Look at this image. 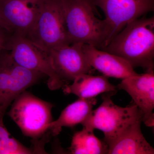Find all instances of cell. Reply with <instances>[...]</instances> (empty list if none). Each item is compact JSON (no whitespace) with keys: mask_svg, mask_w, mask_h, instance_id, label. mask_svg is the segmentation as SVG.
Returning <instances> with one entry per match:
<instances>
[{"mask_svg":"<svg viewBox=\"0 0 154 154\" xmlns=\"http://www.w3.org/2000/svg\"><path fill=\"white\" fill-rule=\"evenodd\" d=\"M64 19L70 44L81 43L102 49L106 38L105 20L98 19L94 8L85 0H61Z\"/></svg>","mask_w":154,"mask_h":154,"instance_id":"2","label":"cell"},{"mask_svg":"<svg viewBox=\"0 0 154 154\" xmlns=\"http://www.w3.org/2000/svg\"><path fill=\"white\" fill-rule=\"evenodd\" d=\"M8 50L19 65L48 77L47 85L50 90L55 91L64 85L53 68L47 54L26 36L14 33L9 43Z\"/></svg>","mask_w":154,"mask_h":154,"instance_id":"7","label":"cell"},{"mask_svg":"<svg viewBox=\"0 0 154 154\" xmlns=\"http://www.w3.org/2000/svg\"><path fill=\"white\" fill-rule=\"evenodd\" d=\"M94 131L83 127L82 130L75 133L72 138L71 146L69 148L70 153L108 154L107 144L96 137Z\"/></svg>","mask_w":154,"mask_h":154,"instance_id":"16","label":"cell"},{"mask_svg":"<svg viewBox=\"0 0 154 154\" xmlns=\"http://www.w3.org/2000/svg\"><path fill=\"white\" fill-rule=\"evenodd\" d=\"M104 13L106 38L102 49L128 24L154 11V0H95Z\"/></svg>","mask_w":154,"mask_h":154,"instance_id":"6","label":"cell"},{"mask_svg":"<svg viewBox=\"0 0 154 154\" xmlns=\"http://www.w3.org/2000/svg\"><path fill=\"white\" fill-rule=\"evenodd\" d=\"M97 103L96 98L83 99L79 98L67 106L55 121L50 124L51 134L56 136L60 134L63 128L73 127L84 122L88 117L93 107Z\"/></svg>","mask_w":154,"mask_h":154,"instance_id":"15","label":"cell"},{"mask_svg":"<svg viewBox=\"0 0 154 154\" xmlns=\"http://www.w3.org/2000/svg\"><path fill=\"white\" fill-rule=\"evenodd\" d=\"M135 122L108 146V154H154L153 147L144 137L141 124Z\"/></svg>","mask_w":154,"mask_h":154,"instance_id":"13","label":"cell"},{"mask_svg":"<svg viewBox=\"0 0 154 154\" xmlns=\"http://www.w3.org/2000/svg\"><path fill=\"white\" fill-rule=\"evenodd\" d=\"M42 0H0V16L12 31L25 36L36 20Z\"/></svg>","mask_w":154,"mask_h":154,"instance_id":"11","label":"cell"},{"mask_svg":"<svg viewBox=\"0 0 154 154\" xmlns=\"http://www.w3.org/2000/svg\"><path fill=\"white\" fill-rule=\"evenodd\" d=\"M83 50L89 65L107 78L122 80L138 74L120 57L89 45L83 44Z\"/></svg>","mask_w":154,"mask_h":154,"instance_id":"12","label":"cell"},{"mask_svg":"<svg viewBox=\"0 0 154 154\" xmlns=\"http://www.w3.org/2000/svg\"><path fill=\"white\" fill-rule=\"evenodd\" d=\"M53 107L50 102L25 91L14 99L8 114L22 134L32 139L35 144L48 139Z\"/></svg>","mask_w":154,"mask_h":154,"instance_id":"3","label":"cell"},{"mask_svg":"<svg viewBox=\"0 0 154 154\" xmlns=\"http://www.w3.org/2000/svg\"><path fill=\"white\" fill-rule=\"evenodd\" d=\"M25 36L47 55L55 48L70 44L61 0H42L36 20Z\"/></svg>","mask_w":154,"mask_h":154,"instance_id":"5","label":"cell"},{"mask_svg":"<svg viewBox=\"0 0 154 154\" xmlns=\"http://www.w3.org/2000/svg\"><path fill=\"white\" fill-rule=\"evenodd\" d=\"M8 106L0 105V154H37L33 147L28 148L12 137L4 123Z\"/></svg>","mask_w":154,"mask_h":154,"instance_id":"17","label":"cell"},{"mask_svg":"<svg viewBox=\"0 0 154 154\" xmlns=\"http://www.w3.org/2000/svg\"><path fill=\"white\" fill-rule=\"evenodd\" d=\"M44 76L19 65L9 50L3 51L0 53V105L9 107L19 94Z\"/></svg>","mask_w":154,"mask_h":154,"instance_id":"8","label":"cell"},{"mask_svg":"<svg viewBox=\"0 0 154 154\" xmlns=\"http://www.w3.org/2000/svg\"><path fill=\"white\" fill-rule=\"evenodd\" d=\"M0 28H5L7 30H9V31H11V32H13L11 28L9 27L8 25L6 24V22L4 21L2 17L0 16Z\"/></svg>","mask_w":154,"mask_h":154,"instance_id":"19","label":"cell"},{"mask_svg":"<svg viewBox=\"0 0 154 154\" xmlns=\"http://www.w3.org/2000/svg\"><path fill=\"white\" fill-rule=\"evenodd\" d=\"M82 43L64 45L54 48L48 54L57 75L64 85L83 74H91L94 69L88 63Z\"/></svg>","mask_w":154,"mask_h":154,"instance_id":"9","label":"cell"},{"mask_svg":"<svg viewBox=\"0 0 154 154\" xmlns=\"http://www.w3.org/2000/svg\"><path fill=\"white\" fill-rule=\"evenodd\" d=\"M72 84L62 87L65 94H72L80 99L96 98L100 94L117 91V87L109 82L108 78L104 75L94 76L83 74L77 77Z\"/></svg>","mask_w":154,"mask_h":154,"instance_id":"14","label":"cell"},{"mask_svg":"<svg viewBox=\"0 0 154 154\" xmlns=\"http://www.w3.org/2000/svg\"><path fill=\"white\" fill-rule=\"evenodd\" d=\"M122 57L134 69L154 67V17L146 16L128 24L102 49Z\"/></svg>","mask_w":154,"mask_h":154,"instance_id":"1","label":"cell"},{"mask_svg":"<svg viewBox=\"0 0 154 154\" xmlns=\"http://www.w3.org/2000/svg\"><path fill=\"white\" fill-rule=\"evenodd\" d=\"M14 33L5 28H0V53L5 50H8L9 43Z\"/></svg>","mask_w":154,"mask_h":154,"instance_id":"18","label":"cell"},{"mask_svg":"<svg viewBox=\"0 0 154 154\" xmlns=\"http://www.w3.org/2000/svg\"><path fill=\"white\" fill-rule=\"evenodd\" d=\"M115 94H103L102 104L92 110L82 124L87 129L101 131L104 134V141L108 146L128 127L138 120L143 122V118L142 112L133 102L125 107L115 105L111 99Z\"/></svg>","mask_w":154,"mask_h":154,"instance_id":"4","label":"cell"},{"mask_svg":"<svg viewBox=\"0 0 154 154\" xmlns=\"http://www.w3.org/2000/svg\"><path fill=\"white\" fill-rule=\"evenodd\" d=\"M86 2H88L89 3V4H91V5L93 6V7L95 9V5H94V2H95V0H85Z\"/></svg>","mask_w":154,"mask_h":154,"instance_id":"20","label":"cell"},{"mask_svg":"<svg viewBox=\"0 0 154 154\" xmlns=\"http://www.w3.org/2000/svg\"><path fill=\"white\" fill-rule=\"evenodd\" d=\"M117 88L126 91L143 113L146 126H154V71H147L122 79Z\"/></svg>","mask_w":154,"mask_h":154,"instance_id":"10","label":"cell"}]
</instances>
